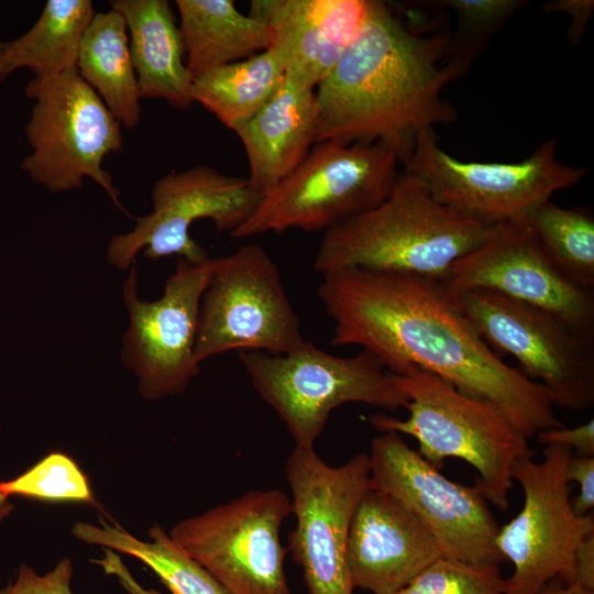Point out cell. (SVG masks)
I'll return each instance as SVG.
<instances>
[{"instance_id":"cell-1","label":"cell","mask_w":594,"mask_h":594,"mask_svg":"<svg viewBox=\"0 0 594 594\" xmlns=\"http://www.w3.org/2000/svg\"><path fill=\"white\" fill-rule=\"evenodd\" d=\"M317 295L334 323L332 345H358L393 374H435L497 406L528 440L563 426L546 388L503 361L442 280L344 268L323 274Z\"/></svg>"},{"instance_id":"cell-2","label":"cell","mask_w":594,"mask_h":594,"mask_svg":"<svg viewBox=\"0 0 594 594\" xmlns=\"http://www.w3.org/2000/svg\"><path fill=\"white\" fill-rule=\"evenodd\" d=\"M449 36L411 31L369 0L356 36L316 88V143L383 142L402 164L420 132L457 118L442 92L466 70L444 62Z\"/></svg>"},{"instance_id":"cell-3","label":"cell","mask_w":594,"mask_h":594,"mask_svg":"<svg viewBox=\"0 0 594 594\" xmlns=\"http://www.w3.org/2000/svg\"><path fill=\"white\" fill-rule=\"evenodd\" d=\"M491 228L444 206L422 180L403 169L383 202L323 232L314 268L321 275L362 268L443 282Z\"/></svg>"},{"instance_id":"cell-4","label":"cell","mask_w":594,"mask_h":594,"mask_svg":"<svg viewBox=\"0 0 594 594\" xmlns=\"http://www.w3.org/2000/svg\"><path fill=\"white\" fill-rule=\"evenodd\" d=\"M392 375L408 398V417L374 415L370 425L415 438L419 454L439 470L448 458L465 461L476 470L486 499L506 510L513 468L531 453L528 439L497 406L462 394L435 374L410 366Z\"/></svg>"},{"instance_id":"cell-5","label":"cell","mask_w":594,"mask_h":594,"mask_svg":"<svg viewBox=\"0 0 594 594\" xmlns=\"http://www.w3.org/2000/svg\"><path fill=\"white\" fill-rule=\"evenodd\" d=\"M399 164L397 152L383 142H317L231 235L324 232L383 202L396 184Z\"/></svg>"},{"instance_id":"cell-6","label":"cell","mask_w":594,"mask_h":594,"mask_svg":"<svg viewBox=\"0 0 594 594\" xmlns=\"http://www.w3.org/2000/svg\"><path fill=\"white\" fill-rule=\"evenodd\" d=\"M257 394L285 424L295 446L315 448L331 411L350 403L387 410L406 408L407 396L371 352L339 356L305 341L287 354L239 352Z\"/></svg>"},{"instance_id":"cell-7","label":"cell","mask_w":594,"mask_h":594,"mask_svg":"<svg viewBox=\"0 0 594 594\" xmlns=\"http://www.w3.org/2000/svg\"><path fill=\"white\" fill-rule=\"evenodd\" d=\"M34 100L25 135L32 150L22 162L30 178L52 193L76 190L92 179L128 215L103 160L121 152V124L76 67L53 77H33L25 87Z\"/></svg>"},{"instance_id":"cell-8","label":"cell","mask_w":594,"mask_h":594,"mask_svg":"<svg viewBox=\"0 0 594 594\" xmlns=\"http://www.w3.org/2000/svg\"><path fill=\"white\" fill-rule=\"evenodd\" d=\"M452 294V293H451ZM482 339L512 355L552 405L581 410L594 402V333L562 318L484 288L452 294Z\"/></svg>"},{"instance_id":"cell-9","label":"cell","mask_w":594,"mask_h":594,"mask_svg":"<svg viewBox=\"0 0 594 594\" xmlns=\"http://www.w3.org/2000/svg\"><path fill=\"white\" fill-rule=\"evenodd\" d=\"M557 148L553 138L519 162H465L442 150L433 131H422L402 165L444 206L493 226L527 217L554 193L583 179L587 169L561 162Z\"/></svg>"},{"instance_id":"cell-10","label":"cell","mask_w":594,"mask_h":594,"mask_svg":"<svg viewBox=\"0 0 594 594\" xmlns=\"http://www.w3.org/2000/svg\"><path fill=\"white\" fill-rule=\"evenodd\" d=\"M305 341L279 268L262 246L245 244L213 258L198 318L199 364L230 351L287 354Z\"/></svg>"},{"instance_id":"cell-11","label":"cell","mask_w":594,"mask_h":594,"mask_svg":"<svg viewBox=\"0 0 594 594\" xmlns=\"http://www.w3.org/2000/svg\"><path fill=\"white\" fill-rule=\"evenodd\" d=\"M542 453L539 462L531 453L521 457L512 471L524 504L495 539L514 566L506 594H537L553 580L575 582L576 550L594 534L593 513L578 516L572 509L565 471L573 450L549 444Z\"/></svg>"},{"instance_id":"cell-12","label":"cell","mask_w":594,"mask_h":594,"mask_svg":"<svg viewBox=\"0 0 594 594\" xmlns=\"http://www.w3.org/2000/svg\"><path fill=\"white\" fill-rule=\"evenodd\" d=\"M292 514L280 490H252L177 522L170 538L229 594H293L280 529Z\"/></svg>"},{"instance_id":"cell-13","label":"cell","mask_w":594,"mask_h":594,"mask_svg":"<svg viewBox=\"0 0 594 594\" xmlns=\"http://www.w3.org/2000/svg\"><path fill=\"white\" fill-rule=\"evenodd\" d=\"M369 460L371 488L415 514L443 557L481 568H499L506 561L495 542L499 526L477 484L447 479L395 432L372 440Z\"/></svg>"},{"instance_id":"cell-14","label":"cell","mask_w":594,"mask_h":594,"mask_svg":"<svg viewBox=\"0 0 594 594\" xmlns=\"http://www.w3.org/2000/svg\"><path fill=\"white\" fill-rule=\"evenodd\" d=\"M285 476L296 520L287 549L302 570L308 594H353L346 546L355 508L371 488L369 454L330 465L315 448L295 446Z\"/></svg>"},{"instance_id":"cell-15","label":"cell","mask_w":594,"mask_h":594,"mask_svg":"<svg viewBox=\"0 0 594 594\" xmlns=\"http://www.w3.org/2000/svg\"><path fill=\"white\" fill-rule=\"evenodd\" d=\"M212 268L211 257L201 263L180 258L154 301L139 298L136 268H129L122 293L130 322L121 360L136 376L144 399L180 395L199 374L195 344L200 302Z\"/></svg>"},{"instance_id":"cell-16","label":"cell","mask_w":594,"mask_h":594,"mask_svg":"<svg viewBox=\"0 0 594 594\" xmlns=\"http://www.w3.org/2000/svg\"><path fill=\"white\" fill-rule=\"evenodd\" d=\"M261 197L246 178L226 175L209 165L168 173L152 188V211L135 218L131 231L111 238L107 258L124 271L135 256L152 261L178 255L189 263L209 258L207 251L190 237L191 224L210 219L218 230L230 234L242 226L257 207Z\"/></svg>"},{"instance_id":"cell-17","label":"cell","mask_w":594,"mask_h":594,"mask_svg":"<svg viewBox=\"0 0 594 594\" xmlns=\"http://www.w3.org/2000/svg\"><path fill=\"white\" fill-rule=\"evenodd\" d=\"M442 283L452 294L494 290L594 333V289L576 284L556 265L528 216L492 226L484 241L458 260Z\"/></svg>"},{"instance_id":"cell-18","label":"cell","mask_w":594,"mask_h":594,"mask_svg":"<svg viewBox=\"0 0 594 594\" xmlns=\"http://www.w3.org/2000/svg\"><path fill=\"white\" fill-rule=\"evenodd\" d=\"M440 557L437 540L408 508L374 488L363 495L350 524L346 546L353 588L395 594Z\"/></svg>"},{"instance_id":"cell-19","label":"cell","mask_w":594,"mask_h":594,"mask_svg":"<svg viewBox=\"0 0 594 594\" xmlns=\"http://www.w3.org/2000/svg\"><path fill=\"white\" fill-rule=\"evenodd\" d=\"M369 0H253L268 47L285 75L314 89L331 73L356 36Z\"/></svg>"},{"instance_id":"cell-20","label":"cell","mask_w":594,"mask_h":594,"mask_svg":"<svg viewBox=\"0 0 594 594\" xmlns=\"http://www.w3.org/2000/svg\"><path fill=\"white\" fill-rule=\"evenodd\" d=\"M316 89L288 76L273 98L234 130L249 163L246 177L261 198L292 174L316 143Z\"/></svg>"},{"instance_id":"cell-21","label":"cell","mask_w":594,"mask_h":594,"mask_svg":"<svg viewBox=\"0 0 594 594\" xmlns=\"http://www.w3.org/2000/svg\"><path fill=\"white\" fill-rule=\"evenodd\" d=\"M124 19L141 98L165 100L185 111L193 103V82L183 37L167 0H113Z\"/></svg>"},{"instance_id":"cell-22","label":"cell","mask_w":594,"mask_h":594,"mask_svg":"<svg viewBox=\"0 0 594 594\" xmlns=\"http://www.w3.org/2000/svg\"><path fill=\"white\" fill-rule=\"evenodd\" d=\"M186 65L193 76L256 55L268 47L265 25L232 0H176Z\"/></svg>"},{"instance_id":"cell-23","label":"cell","mask_w":594,"mask_h":594,"mask_svg":"<svg viewBox=\"0 0 594 594\" xmlns=\"http://www.w3.org/2000/svg\"><path fill=\"white\" fill-rule=\"evenodd\" d=\"M76 68L121 127L139 125L142 98L120 13L113 9L95 12L82 34Z\"/></svg>"},{"instance_id":"cell-24","label":"cell","mask_w":594,"mask_h":594,"mask_svg":"<svg viewBox=\"0 0 594 594\" xmlns=\"http://www.w3.org/2000/svg\"><path fill=\"white\" fill-rule=\"evenodd\" d=\"M90 0H48L22 36L0 41V80L19 68L53 77L76 67L82 34L95 14Z\"/></svg>"},{"instance_id":"cell-25","label":"cell","mask_w":594,"mask_h":594,"mask_svg":"<svg viewBox=\"0 0 594 594\" xmlns=\"http://www.w3.org/2000/svg\"><path fill=\"white\" fill-rule=\"evenodd\" d=\"M72 532L85 543L101 546L140 560L172 594H229L158 525L150 528L147 541L133 537L119 525L105 519H99L98 525L78 521Z\"/></svg>"},{"instance_id":"cell-26","label":"cell","mask_w":594,"mask_h":594,"mask_svg":"<svg viewBox=\"0 0 594 594\" xmlns=\"http://www.w3.org/2000/svg\"><path fill=\"white\" fill-rule=\"evenodd\" d=\"M284 78L282 63L272 51L265 50L195 78L191 96L194 102L234 131L273 98Z\"/></svg>"},{"instance_id":"cell-27","label":"cell","mask_w":594,"mask_h":594,"mask_svg":"<svg viewBox=\"0 0 594 594\" xmlns=\"http://www.w3.org/2000/svg\"><path fill=\"white\" fill-rule=\"evenodd\" d=\"M528 220L556 265L576 284L594 289V217L588 208H563L547 199Z\"/></svg>"},{"instance_id":"cell-28","label":"cell","mask_w":594,"mask_h":594,"mask_svg":"<svg viewBox=\"0 0 594 594\" xmlns=\"http://www.w3.org/2000/svg\"><path fill=\"white\" fill-rule=\"evenodd\" d=\"M430 4L450 9L457 18V29L450 34L444 62L466 70L486 42L520 9L521 0H440Z\"/></svg>"},{"instance_id":"cell-29","label":"cell","mask_w":594,"mask_h":594,"mask_svg":"<svg viewBox=\"0 0 594 594\" xmlns=\"http://www.w3.org/2000/svg\"><path fill=\"white\" fill-rule=\"evenodd\" d=\"M6 496L53 503H86L96 505L88 477L68 454L54 451L16 477L0 482Z\"/></svg>"},{"instance_id":"cell-30","label":"cell","mask_w":594,"mask_h":594,"mask_svg":"<svg viewBox=\"0 0 594 594\" xmlns=\"http://www.w3.org/2000/svg\"><path fill=\"white\" fill-rule=\"evenodd\" d=\"M499 568L475 566L440 557L395 594H506Z\"/></svg>"},{"instance_id":"cell-31","label":"cell","mask_w":594,"mask_h":594,"mask_svg":"<svg viewBox=\"0 0 594 594\" xmlns=\"http://www.w3.org/2000/svg\"><path fill=\"white\" fill-rule=\"evenodd\" d=\"M73 563L59 560L47 573L38 575L33 568L21 563L14 582L0 588V594H73Z\"/></svg>"},{"instance_id":"cell-32","label":"cell","mask_w":594,"mask_h":594,"mask_svg":"<svg viewBox=\"0 0 594 594\" xmlns=\"http://www.w3.org/2000/svg\"><path fill=\"white\" fill-rule=\"evenodd\" d=\"M569 483L576 482L579 494L572 502V509L578 516L593 512L594 507V457H571L565 471Z\"/></svg>"},{"instance_id":"cell-33","label":"cell","mask_w":594,"mask_h":594,"mask_svg":"<svg viewBox=\"0 0 594 594\" xmlns=\"http://www.w3.org/2000/svg\"><path fill=\"white\" fill-rule=\"evenodd\" d=\"M536 439L543 446L559 444L576 450L579 455L594 457V420L573 428L564 426L540 431Z\"/></svg>"},{"instance_id":"cell-34","label":"cell","mask_w":594,"mask_h":594,"mask_svg":"<svg viewBox=\"0 0 594 594\" xmlns=\"http://www.w3.org/2000/svg\"><path fill=\"white\" fill-rule=\"evenodd\" d=\"M594 9L593 0H552L542 4L544 13L561 12L570 19L568 37L571 44L582 38Z\"/></svg>"},{"instance_id":"cell-35","label":"cell","mask_w":594,"mask_h":594,"mask_svg":"<svg viewBox=\"0 0 594 594\" xmlns=\"http://www.w3.org/2000/svg\"><path fill=\"white\" fill-rule=\"evenodd\" d=\"M105 556L95 559L92 562L98 564L106 574L117 578L121 586L130 594H161L154 588H145L133 576L128 566L123 563L118 552L110 549L103 550Z\"/></svg>"},{"instance_id":"cell-36","label":"cell","mask_w":594,"mask_h":594,"mask_svg":"<svg viewBox=\"0 0 594 594\" xmlns=\"http://www.w3.org/2000/svg\"><path fill=\"white\" fill-rule=\"evenodd\" d=\"M575 582L594 591V534L586 537L576 550Z\"/></svg>"},{"instance_id":"cell-37","label":"cell","mask_w":594,"mask_h":594,"mask_svg":"<svg viewBox=\"0 0 594 594\" xmlns=\"http://www.w3.org/2000/svg\"><path fill=\"white\" fill-rule=\"evenodd\" d=\"M537 594H594V591L584 588L578 582L564 583L553 580Z\"/></svg>"},{"instance_id":"cell-38","label":"cell","mask_w":594,"mask_h":594,"mask_svg":"<svg viewBox=\"0 0 594 594\" xmlns=\"http://www.w3.org/2000/svg\"><path fill=\"white\" fill-rule=\"evenodd\" d=\"M14 510V505L9 497L0 492V524Z\"/></svg>"}]
</instances>
